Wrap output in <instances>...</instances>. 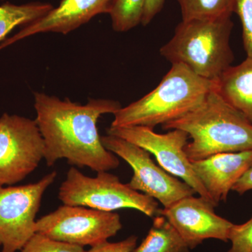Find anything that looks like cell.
Segmentation results:
<instances>
[{
    "mask_svg": "<svg viewBox=\"0 0 252 252\" xmlns=\"http://www.w3.org/2000/svg\"><path fill=\"white\" fill-rule=\"evenodd\" d=\"M165 0H146L142 24L144 26H147L153 21L155 16L160 12Z\"/></svg>",
    "mask_w": 252,
    "mask_h": 252,
    "instance_id": "obj_23",
    "label": "cell"
},
{
    "mask_svg": "<svg viewBox=\"0 0 252 252\" xmlns=\"http://www.w3.org/2000/svg\"><path fill=\"white\" fill-rule=\"evenodd\" d=\"M101 141L105 149L122 158L132 167L133 175L127 185L157 200L163 208L196 193L185 182L157 165L148 151L117 136H101Z\"/></svg>",
    "mask_w": 252,
    "mask_h": 252,
    "instance_id": "obj_9",
    "label": "cell"
},
{
    "mask_svg": "<svg viewBox=\"0 0 252 252\" xmlns=\"http://www.w3.org/2000/svg\"><path fill=\"white\" fill-rule=\"evenodd\" d=\"M18 252H87L83 247L58 241L35 233Z\"/></svg>",
    "mask_w": 252,
    "mask_h": 252,
    "instance_id": "obj_19",
    "label": "cell"
},
{
    "mask_svg": "<svg viewBox=\"0 0 252 252\" xmlns=\"http://www.w3.org/2000/svg\"><path fill=\"white\" fill-rule=\"evenodd\" d=\"M146 0H113L109 15L112 28L125 32L142 23Z\"/></svg>",
    "mask_w": 252,
    "mask_h": 252,
    "instance_id": "obj_18",
    "label": "cell"
},
{
    "mask_svg": "<svg viewBox=\"0 0 252 252\" xmlns=\"http://www.w3.org/2000/svg\"><path fill=\"white\" fill-rule=\"evenodd\" d=\"M36 122L44 141V159L53 166L60 159L97 172L117 169L120 161L101 141L97 121L122 105L112 99H91L86 104L43 93L34 94Z\"/></svg>",
    "mask_w": 252,
    "mask_h": 252,
    "instance_id": "obj_1",
    "label": "cell"
},
{
    "mask_svg": "<svg viewBox=\"0 0 252 252\" xmlns=\"http://www.w3.org/2000/svg\"><path fill=\"white\" fill-rule=\"evenodd\" d=\"M228 240L232 247L228 252H252V217L243 224H233Z\"/></svg>",
    "mask_w": 252,
    "mask_h": 252,
    "instance_id": "obj_21",
    "label": "cell"
},
{
    "mask_svg": "<svg viewBox=\"0 0 252 252\" xmlns=\"http://www.w3.org/2000/svg\"><path fill=\"white\" fill-rule=\"evenodd\" d=\"M231 17L182 21L160 53L172 64L181 63L203 79L215 81L231 66Z\"/></svg>",
    "mask_w": 252,
    "mask_h": 252,
    "instance_id": "obj_4",
    "label": "cell"
},
{
    "mask_svg": "<svg viewBox=\"0 0 252 252\" xmlns=\"http://www.w3.org/2000/svg\"><path fill=\"white\" fill-rule=\"evenodd\" d=\"M193 171L217 206L252 165V150L220 153L191 162Z\"/></svg>",
    "mask_w": 252,
    "mask_h": 252,
    "instance_id": "obj_13",
    "label": "cell"
},
{
    "mask_svg": "<svg viewBox=\"0 0 252 252\" xmlns=\"http://www.w3.org/2000/svg\"><path fill=\"white\" fill-rule=\"evenodd\" d=\"M137 237L131 235L126 240L118 243H109L108 241L99 243L91 247L87 252H132L137 245Z\"/></svg>",
    "mask_w": 252,
    "mask_h": 252,
    "instance_id": "obj_22",
    "label": "cell"
},
{
    "mask_svg": "<svg viewBox=\"0 0 252 252\" xmlns=\"http://www.w3.org/2000/svg\"><path fill=\"white\" fill-rule=\"evenodd\" d=\"M252 190V165L233 186L232 190L240 195Z\"/></svg>",
    "mask_w": 252,
    "mask_h": 252,
    "instance_id": "obj_24",
    "label": "cell"
},
{
    "mask_svg": "<svg viewBox=\"0 0 252 252\" xmlns=\"http://www.w3.org/2000/svg\"><path fill=\"white\" fill-rule=\"evenodd\" d=\"M107 135L117 136L148 151L157 158L160 166L170 175L187 183L200 196L217 207L195 175L185 152L189 143L188 134L182 130H171L165 134L154 132L153 129L141 126L110 127Z\"/></svg>",
    "mask_w": 252,
    "mask_h": 252,
    "instance_id": "obj_10",
    "label": "cell"
},
{
    "mask_svg": "<svg viewBox=\"0 0 252 252\" xmlns=\"http://www.w3.org/2000/svg\"><path fill=\"white\" fill-rule=\"evenodd\" d=\"M122 228L117 213L67 205L41 217L35 225L36 233L83 248L107 241Z\"/></svg>",
    "mask_w": 252,
    "mask_h": 252,
    "instance_id": "obj_6",
    "label": "cell"
},
{
    "mask_svg": "<svg viewBox=\"0 0 252 252\" xmlns=\"http://www.w3.org/2000/svg\"><path fill=\"white\" fill-rule=\"evenodd\" d=\"M214 87V81L199 77L185 64H172L155 89L114 114L111 126H141L154 130L196 108Z\"/></svg>",
    "mask_w": 252,
    "mask_h": 252,
    "instance_id": "obj_3",
    "label": "cell"
},
{
    "mask_svg": "<svg viewBox=\"0 0 252 252\" xmlns=\"http://www.w3.org/2000/svg\"><path fill=\"white\" fill-rule=\"evenodd\" d=\"M163 130H182L191 138L185 148L190 162L220 153L252 150V124L215 89L198 107L162 125Z\"/></svg>",
    "mask_w": 252,
    "mask_h": 252,
    "instance_id": "obj_2",
    "label": "cell"
},
{
    "mask_svg": "<svg viewBox=\"0 0 252 252\" xmlns=\"http://www.w3.org/2000/svg\"><path fill=\"white\" fill-rule=\"evenodd\" d=\"M54 9L49 3L32 2L25 4L5 3L0 6V44L15 28L30 25L44 17Z\"/></svg>",
    "mask_w": 252,
    "mask_h": 252,
    "instance_id": "obj_16",
    "label": "cell"
},
{
    "mask_svg": "<svg viewBox=\"0 0 252 252\" xmlns=\"http://www.w3.org/2000/svg\"><path fill=\"white\" fill-rule=\"evenodd\" d=\"M243 28L244 49L248 57H252V0H235V11Z\"/></svg>",
    "mask_w": 252,
    "mask_h": 252,
    "instance_id": "obj_20",
    "label": "cell"
},
{
    "mask_svg": "<svg viewBox=\"0 0 252 252\" xmlns=\"http://www.w3.org/2000/svg\"><path fill=\"white\" fill-rule=\"evenodd\" d=\"M51 172L36 183L0 186V245L1 252H18L35 231L36 214L43 195L54 183Z\"/></svg>",
    "mask_w": 252,
    "mask_h": 252,
    "instance_id": "obj_7",
    "label": "cell"
},
{
    "mask_svg": "<svg viewBox=\"0 0 252 252\" xmlns=\"http://www.w3.org/2000/svg\"><path fill=\"white\" fill-rule=\"evenodd\" d=\"M215 82V90L252 124V57L230 66Z\"/></svg>",
    "mask_w": 252,
    "mask_h": 252,
    "instance_id": "obj_14",
    "label": "cell"
},
{
    "mask_svg": "<svg viewBox=\"0 0 252 252\" xmlns=\"http://www.w3.org/2000/svg\"><path fill=\"white\" fill-rule=\"evenodd\" d=\"M182 21L231 17L235 0H177Z\"/></svg>",
    "mask_w": 252,
    "mask_h": 252,
    "instance_id": "obj_17",
    "label": "cell"
},
{
    "mask_svg": "<svg viewBox=\"0 0 252 252\" xmlns=\"http://www.w3.org/2000/svg\"><path fill=\"white\" fill-rule=\"evenodd\" d=\"M0 246H1V245H0Z\"/></svg>",
    "mask_w": 252,
    "mask_h": 252,
    "instance_id": "obj_25",
    "label": "cell"
},
{
    "mask_svg": "<svg viewBox=\"0 0 252 252\" xmlns=\"http://www.w3.org/2000/svg\"><path fill=\"white\" fill-rule=\"evenodd\" d=\"M59 198L71 206L105 212L133 209L153 218L160 210L155 199L122 183L117 176L103 171L97 172L95 177H88L74 167L61 184Z\"/></svg>",
    "mask_w": 252,
    "mask_h": 252,
    "instance_id": "obj_5",
    "label": "cell"
},
{
    "mask_svg": "<svg viewBox=\"0 0 252 252\" xmlns=\"http://www.w3.org/2000/svg\"><path fill=\"white\" fill-rule=\"evenodd\" d=\"M44 141L35 120L4 113L0 117V186H13L44 159Z\"/></svg>",
    "mask_w": 252,
    "mask_h": 252,
    "instance_id": "obj_8",
    "label": "cell"
},
{
    "mask_svg": "<svg viewBox=\"0 0 252 252\" xmlns=\"http://www.w3.org/2000/svg\"><path fill=\"white\" fill-rule=\"evenodd\" d=\"M132 252H189V248L166 218L158 215L147 236Z\"/></svg>",
    "mask_w": 252,
    "mask_h": 252,
    "instance_id": "obj_15",
    "label": "cell"
},
{
    "mask_svg": "<svg viewBox=\"0 0 252 252\" xmlns=\"http://www.w3.org/2000/svg\"><path fill=\"white\" fill-rule=\"evenodd\" d=\"M113 0H61L59 6L46 16L28 25L0 44V50L36 34L46 32L67 34L93 18L109 14Z\"/></svg>",
    "mask_w": 252,
    "mask_h": 252,
    "instance_id": "obj_12",
    "label": "cell"
},
{
    "mask_svg": "<svg viewBox=\"0 0 252 252\" xmlns=\"http://www.w3.org/2000/svg\"><path fill=\"white\" fill-rule=\"evenodd\" d=\"M215 205L203 197H186L167 208L160 209L158 215L166 218L190 250L207 239L228 241L233 223L217 215Z\"/></svg>",
    "mask_w": 252,
    "mask_h": 252,
    "instance_id": "obj_11",
    "label": "cell"
}]
</instances>
